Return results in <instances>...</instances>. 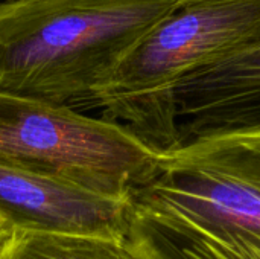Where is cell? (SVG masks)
<instances>
[{"instance_id": "6da1fadb", "label": "cell", "mask_w": 260, "mask_h": 259, "mask_svg": "<svg viewBox=\"0 0 260 259\" xmlns=\"http://www.w3.org/2000/svg\"><path fill=\"white\" fill-rule=\"evenodd\" d=\"M125 241L136 259H260V133L161 151L129 194Z\"/></svg>"}, {"instance_id": "7a4b0ae2", "label": "cell", "mask_w": 260, "mask_h": 259, "mask_svg": "<svg viewBox=\"0 0 260 259\" xmlns=\"http://www.w3.org/2000/svg\"><path fill=\"white\" fill-rule=\"evenodd\" d=\"M178 0H12L0 6V92L76 110Z\"/></svg>"}, {"instance_id": "3957f363", "label": "cell", "mask_w": 260, "mask_h": 259, "mask_svg": "<svg viewBox=\"0 0 260 259\" xmlns=\"http://www.w3.org/2000/svg\"><path fill=\"white\" fill-rule=\"evenodd\" d=\"M260 50V0H178L81 108L148 145L178 143L175 92L187 78Z\"/></svg>"}, {"instance_id": "277c9868", "label": "cell", "mask_w": 260, "mask_h": 259, "mask_svg": "<svg viewBox=\"0 0 260 259\" xmlns=\"http://www.w3.org/2000/svg\"><path fill=\"white\" fill-rule=\"evenodd\" d=\"M157 150L126 127L70 105L0 92V165L128 200Z\"/></svg>"}, {"instance_id": "5b68a950", "label": "cell", "mask_w": 260, "mask_h": 259, "mask_svg": "<svg viewBox=\"0 0 260 259\" xmlns=\"http://www.w3.org/2000/svg\"><path fill=\"white\" fill-rule=\"evenodd\" d=\"M0 214L15 229L125 240L128 200L0 165Z\"/></svg>"}, {"instance_id": "8992f818", "label": "cell", "mask_w": 260, "mask_h": 259, "mask_svg": "<svg viewBox=\"0 0 260 259\" xmlns=\"http://www.w3.org/2000/svg\"><path fill=\"white\" fill-rule=\"evenodd\" d=\"M178 142L260 133V50L187 78L175 92Z\"/></svg>"}, {"instance_id": "52a82bcc", "label": "cell", "mask_w": 260, "mask_h": 259, "mask_svg": "<svg viewBox=\"0 0 260 259\" xmlns=\"http://www.w3.org/2000/svg\"><path fill=\"white\" fill-rule=\"evenodd\" d=\"M0 259H136L125 240L14 229Z\"/></svg>"}, {"instance_id": "ba28073f", "label": "cell", "mask_w": 260, "mask_h": 259, "mask_svg": "<svg viewBox=\"0 0 260 259\" xmlns=\"http://www.w3.org/2000/svg\"><path fill=\"white\" fill-rule=\"evenodd\" d=\"M14 226L0 214V253L3 252V249L6 247V244L9 243V240L14 235Z\"/></svg>"}, {"instance_id": "9c48e42d", "label": "cell", "mask_w": 260, "mask_h": 259, "mask_svg": "<svg viewBox=\"0 0 260 259\" xmlns=\"http://www.w3.org/2000/svg\"><path fill=\"white\" fill-rule=\"evenodd\" d=\"M8 2H12V0H0V6L5 5V3H8Z\"/></svg>"}]
</instances>
